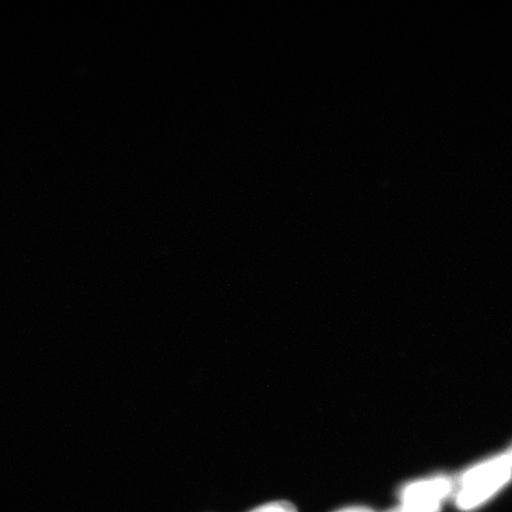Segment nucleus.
Wrapping results in <instances>:
<instances>
[{"mask_svg": "<svg viewBox=\"0 0 512 512\" xmlns=\"http://www.w3.org/2000/svg\"><path fill=\"white\" fill-rule=\"evenodd\" d=\"M511 476L512 472L497 473V475L480 478L464 485L457 499L458 507L463 510L477 507L507 484Z\"/></svg>", "mask_w": 512, "mask_h": 512, "instance_id": "obj_1", "label": "nucleus"}, {"mask_svg": "<svg viewBox=\"0 0 512 512\" xmlns=\"http://www.w3.org/2000/svg\"><path fill=\"white\" fill-rule=\"evenodd\" d=\"M453 488L448 477H435L407 485L401 491V499L405 504L439 503L450 494Z\"/></svg>", "mask_w": 512, "mask_h": 512, "instance_id": "obj_2", "label": "nucleus"}, {"mask_svg": "<svg viewBox=\"0 0 512 512\" xmlns=\"http://www.w3.org/2000/svg\"><path fill=\"white\" fill-rule=\"evenodd\" d=\"M512 470V446L501 456L486 460V462L471 467L460 477L462 486L475 482L480 478L497 475V473L511 472Z\"/></svg>", "mask_w": 512, "mask_h": 512, "instance_id": "obj_3", "label": "nucleus"}, {"mask_svg": "<svg viewBox=\"0 0 512 512\" xmlns=\"http://www.w3.org/2000/svg\"><path fill=\"white\" fill-rule=\"evenodd\" d=\"M249 512H297V509L290 502H272Z\"/></svg>", "mask_w": 512, "mask_h": 512, "instance_id": "obj_4", "label": "nucleus"}, {"mask_svg": "<svg viewBox=\"0 0 512 512\" xmlns=\"http://www.w3.org/2000/svg\"><path fill=\"white\" fill-rule=\"evenodd\" d=\"M439 503L405 504V507L395 512H438Z\"/></svg>", "mask_w": 512, "mask_h": 512, "instance_id": "obj_5", "label": "nucleus"}, {"mask_svg": "<svg viewBox=\"0 0 512 512\" xmlns=\"http://www.w3.org/2000/svg\"><path fill=\"white\" fill-rule=\"evenodd\" d=\"M341 512H373V511H370L368 509H363V508H356V509L344 510Z\"/></svg>", "mask_w": 512, "mask_h": 512, "instance_id": "obj_6", "label": "nucleus"}]
</instances>
